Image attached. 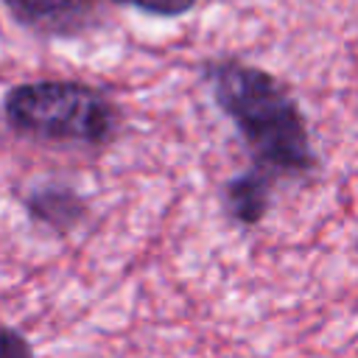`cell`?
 Instances as JSON below:
<instances>
[{"mask_svg": "<svg viewBox=\"0 0 358 358\" xmlns=\"http://www.w3.org/2000/svg\"><path fill=\"white\" fill-rule=\"evenodd\" d=\"M117 3L137 6V8H143V11L171 17V14H182V11H187V8H190L196 0H117Z\"/></svg>", "mask_w": 358, "mask_h": 358, "instance_id": "52a82bcc", "label": "cell"}, {"mask_svg": "<svg viewBox=\"0 0 358 358\" xmlns=\"http://www.w3.org/2000/svg\"><path fill=\"white\" fill-rule=\"evenodd\" d=\"M0 358H34V352L17 330L0 324Z\"/></svg>", "mask_w": 358, "mask_h": 358, "instance_id": "8992f818", "label": "cell"}, {"mask_svg": "<svg viewBox=\"0 0 358 358\" xmlns=\"http://www.w3.org/2000/svg\"><path fill=\"white\" fill-rule=\"evenodd\" d=\"M3 112L8 126L31 140L53 145H103L117 129L115 103L78 81H31L14 87Z\"/></svg>", "mask_w": 358, "mask_h": 358, "instance_id": "7a4b0ae2", "label": "cell"}, {"mask_svg": "<svg viewBox=\"0 0 358 358\" xmlns=\"http://www.w3.org/2000/svg\"><path fill=\"white\" fill-rule=\"evenodd\" d=\"M271 187H274V182H268L266 176H260L255 171L238 173L224 187V207H227L229 218H235L243 227L260 224L263 215H266V210H268Z\"/></svg>", "mask_w": 358, "mask_h": 358, "instance_id": "277c9868", "label": "cell"}, {"mask_svg": "<svg viewBox=\"0 0 358 358\" xmlns=\"http://www.w3.org/2000/svg\"><path fill=\"white\" fill-rule=\"evenodd\" d=\"M11 14L36 31L64 34L84 25L101 0H3Z\"/></svg>", "mask_w": 358, "mask_h": 358, "instance_id": "3957f363", "label": "cell"}, {"mask_svg": "<svg viewBox=\"0 0 358 358\" xmlns=\"http://www.w3.org/2000/svg\"><path fill=\"white\" fill-rule=\"evenodd\" d=\"M28 210L39 221H45L50 227H59V229L73 227L84 215L81 199L73 190H67V187H45V190H36L28 199Z\"/></svg>", "mask_w": 358, "mask_h": 358, "instance_id": "5b68a950", "label": "cell"}, {"mask_svg": "<svg viewBox=\"0 0 358 358\" xmlns=\"http://www.w3.org/2000/svg\"><path fill=\"white\" fill-rule=\"evenodd\" d=\"M207 84L252 154L249 171L268 182L313 171L316 157L302 112L268 73L238 62H218L207 67Z\"/></svg>", "mask_w": 358, "mask_h": 358, "instance_id": "6da1fadb", "label": "cell"}]
</instances>
